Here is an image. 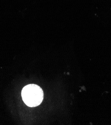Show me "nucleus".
Masks as SVG:
<instances>
[{"label":"nucleus","mask_w":111,"mask_h":125,"mask_svg":"<svg viewBox=\"0 0 111 125\" xmlns=\"http://www.w3.org/2000/svg\"><path fill=\"white\" fill-rule=\"evenodd\" d=\"M22 97L24 103L28 106L35 107L39 106L42 102L44 92L38 85L29 84L22 89Z\"/></svg>","instance_id":"1"}]
</instances>
